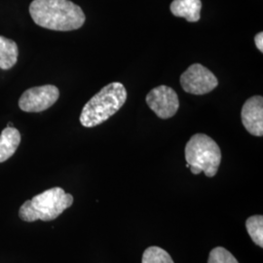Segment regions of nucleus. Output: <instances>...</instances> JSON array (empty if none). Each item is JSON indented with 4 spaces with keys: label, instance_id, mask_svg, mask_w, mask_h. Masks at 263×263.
I'll list each match as a JSON object with an SVG mask.
<instances>
[{
    "label": "nucleus",
    "instance_id": "3",
    "mask_svg": "<svg viewBox=\"0 0 263 263\" xmlns=\"http://www.w3.org/2000/svg\"><path fill=\"white\" fill-rule=\"evenodd\" d=\"M73 204V196L61 187L45 190L25 202L20 208V218L27 222L51 221Z\"/></svg>",
    "mask_w": 263,
    "mask_h": 263
},
{
    "label": "nucleus",
    "instance_id": "2",
    "mask_svg": "<svg viewBox=\"0 0 263 263\" xmlns=\"http://www.w3.org/2000/svg\"><path fill=\"white\" fill-rule=\"evenodd\" d=\"M127 90L120 82L106 85L85 104L80 123L86 128H93L108 120L127 101Z\"/></svg>",
    "mask_w": 263,
    "mask_h": 263
},
{
    "label": "nucleus",
    "instance_id": "14",
    "mask_svg": "<svg viewBox=\"0 0 263 263\" xmlns=\"http://www.w3.org/2000/svg\"><path fill=\"white\" fill-rule=\"evenodd\" d=\"M208 263H239L235 256L222 247L213 249L209 255Z\"/></svg>",
    "mask_w": 263,
    "mask_h": 263
},
{
    "label": "nucleus",
    "instance_id": "1",
    "mask_svg": "<svg viewBox=\"0 0 263 263\" xmlns=\"http://www.w3.org/2000/svg\"><path fill=\"white\" fill-rule=\"evenodd\" d=\"M29 14L41 28L57 31H71L84 25L83 10L69 0H33Z\"/></svg>",
    "mask_w": 263,
    "mask_h": 263
},
{
    "label": "nucleus",
    "instance_id": "5",
    "mask_svg": "<svg viewBox=\"0 0 263 263\" xmlns=\"http://www.w3.org/2000/svg\"><path fill=\"white\" fill-rule=\"evenodd\" d=\"M180 85L188 94L206 95L218 86L216 76L206 66L194 64L180 76Z\"/></svg>",
    "mask_w": 263,
    "mask_h": 263
},
{
    "label": "nucleus",
    "instance_id": "12",
    "mask_svg": "<svg viewBox=\"0 0 263 263\" xmlns=\"http://www.w3.org/2000/svg\"><path fill=\"white\" fill-rule=\"evenodd\" d=\"M246 228L252 240L258 247H263V216H253L246 221Z\"/></svg>",
    "mask_w": 263,
    "mask_h": 263
},
{
    "label": "nucleus",
    "instance_id": "11",
    "mask_svg": "<svg viewBox=\"0 0 263 263\" xmlns=\"http://www.w3.org/2000/svg\"><path fill=\"white\" fill-rule=\"evenodd\" d=\"M19 49L17 43L0 35V69L8 70L17 64Z\"/></svg>",
    "mask_w": 263,
    "mask_h": 263
},
{
    "label": "nucleus",
    "instance_id": "6",
    "mask_svg": "<svg viewBox=\"0 0 263 263\" xmlns=\"http://www.w3.org/2000/svg\"><path fill=\"white\" fill-rule=\"evenodd\" d=\"M60 91L54 85L29 88L21 96L20 108L25 112H42L56 104Z\"/></svg>",
    "mask_w": 263,
    "mask_h": 263
},
{
    "label": "nucleus",
    "instance_id": "15",
    "mask_svg": "<svg viewBox=\"0 0 263 263\" xmlns=\"http://www.w3.org/2000/svg\"><path fill=\"white\" fill-rule=\"evenodd\" d=\"M254 43L256 48L262 53L263 52V33L262 32H258L255 36H254Z\"/></svg>",
    "mask_w": 263,
    "mask_h": 263
},
{
    "label": "nucleus",
    "instance_id": "10",
    "mask_svg": "<svg viewBox=\"0 0 263 263\" xmlns=\"http://www.w3.org/2000/svg\"><path fill=\"white\" fill-rule=\"evenodd\" d=\"M21 134L14 127H6L0 134V163L11 158L19 147Z\"/></svg>",
    "mask_w": 263,
    "mask_h": 263
},
{
    "label": "nucleus",
    "instance_id": "4",
    "mask_svg": "<svg viewBox=\"0 0 263 263\" xmlns=\"http://www.w3.org/2000/svg\"><path fill=\"white\" fill-rule=\"evenodd\" d=\"M185 160L192 174L203 172L208 178H214L220 166L221 151L211 137L196 134L186 143Z\"/></svg>",
    "mask_w": 263,
    "mask_h": 263
},
{
    "label": "nucleus",
    "instance_id": "8",
    "mask_svg": "<svg viewBox=\"0 0 263 263\" xmlns=\"http://www.w3.org/2000/svg\"><path fill=\"white\" fill-rule=\"evenodd\" d=\"M242 123L246 130L255 137L263 135V98L254 96L246 101L241 111Z\"/></svg>",
    "mask_w": 263,
    "mask_h": 263
},
{
    "label": "nucleus",
    "instance_id": "13",
    "mask_svg": "<svg viewBox=\"0 0 263 263\" xmlns=\"http://www.w3.org/2000/svg\"><path fill=\"white\" fill-rule=\"evenodd\" d=\"M141 263H175L172 256L159 247H149L142 254Z\"/></svg>",
    "mask_w": 263,
    "mask_h": 263
},
{
    "label": "nucleus",
    "instance_id": "7",
    "mask_svg": "<svg viewBox=\"0 0 263 263\" xmlns=\"http://www.w3.org/2000/svg\"><path fill=\"white\" fill-rule=\"evenodd\" d=\"M146 104L159 118L169 119L179 110V96L169 86L161 85L147 94Z\"/></svg>",
    "mask_w": 263,
    "mask_h": 263
},
{
    "label": "nucleus",
    "instance_id": "9",
    "mask_svg": "<svg viewBox=\"0 0 263 263\" xmlns=\"http://www.w3.org/2000/svg\"><path fill=\"white\" fill-rule=\"evenodd\" d=\"M171 12L174 16L184 18L189 23H195L200 20L202 9L201 0H174L171 3Z\"/></svg>",
    "mask_w": 263,
    "mask_h": 263
}]
</instances>
